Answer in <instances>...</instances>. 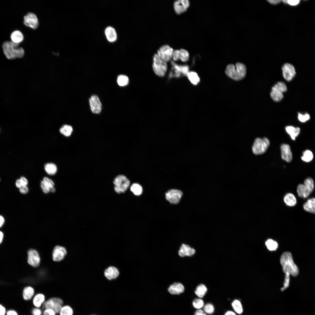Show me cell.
<instances>
[{"label": "cell", "instance_id": "cell-1", "mask_svg": "<svg viewBox=\"0 0 315 315\" xmlns=\"http://www.w3.org/2000/svg\"><path fill=\"white\" fill-rule=\"evenodd\" d=\"M19 44L12 41H6L2 45L4 53L9 60L21 58L24 55V50L21 47H19Z\"/></svg>", "mask_w": 315, "mask_h": 315}, {"label": "cell", "instance_id": "cell-2", "mask_svg": "<svg viewBox=\"0 0 315 315\" xmlns=\"http://www.w3.org/2000/svg\"><path fill=\"white\" fill-rule=\"evenodd\" d=\"M280 263L283 267L284 272L286 274L297 276L298 273V270L293 261L291 253L286 252L284 253L280 258Z\"/></svg>", "mask_w": 315, "mask_h": 315}, {"label": "cell", "instance_id": "cell-3", "mask_svg": "<svg viewBox=\"0 0 315 315\" xmlns=\"http://www.w3.org/2000/svg\"><path fill=\"white\" fill-rule=\"evenodd\" d=\"M225 73L232 79L239 80L245 77L246 74V67L244 64L239 62L236 63L235 65L230 64L227 66Z\"/></svg>", "mask_w": 315, "mask_h": 315}, {"label": "cell", "instance_id": "cell-4", "mask_svg": "<svg viewBox=\"0 0 315 315\" xmlns=\"http://www.w3.org/2000/svg\"><path fill=\"white\" fill-rule=\"evenodd\" d=\"M153 60L152 67L154 73L159 76H164L167 69V63L162 60L157 54L154 55Z\"/></svg>", "mask_w": 315, "mask_h": 315}, {"label": "cell", "instance_id": "cell-5", "mask_svg": "<svg viewBox=\"0 0 315 315\" xmlns=\"http://www.w3.org/2000/svg\"><path fill=\"white\" fill-rule=\"evenodd\" d=\"M287 88L285 84L282 82H279L272 87L270 93L271 97L276 102L281 101L283 97V93L286 92Z\"/></svg>", "mask_w": 315, "mask_h": 315}, {"label": "cell", "instance_id": "cell-6", "mask_svg": "<svg viewBox=\"0 0 315 315\" xmlns=\"http://www.w3.org/2000/svg\"><path fill=\"white\" fill-rule=\"evenodd\" d=\"M270 141L266 138H258L255 140L252 149L253 153L256 155L264 153L270 145Z\"/></svg>", "mask_w": 315, "mask_h": 315}, {"label": "cell", "instance_id": "cell-7", "mask_svg": "<svg viewBox=\"0 0 315 315\" xmlns=\"http://www.w3.org/2000/svg\"><path fill=\"white\" fill-rule=\"evenodd\" d=\"M113 183L115 185V190L118 193L125 192L130 184V182L126 177L121 175L118 176L115 178Z\"/></svg>", "mask_w": 315, "mask_h": 315}, {"label": "cell", "instance_id": "cell-8", "mask_svg": "<svg viewBox=\"0 0 315 315\" xmlns=\"http://www.w3.org/2000/svg\"><path fill=\"white\" fill-rule=\"evenodd\" d=\"M63 302L61 298L57 297L51 298L45 301L42 305L43 308H50L53 310L56 314L59 312L63 305Z\"/></svg>", "mask_w": 315, "mask_h": 315}, {"label": "cell", "instance_id": "cell-9", "mask_svg": "<svg viewBox=\"0 0 315 315\" xmlns=\"http://www.w3.org/2000/svg\"><path fill=\"white\" fill-rule=\"evenodd\" d=\"M173 51L172 48L168 45H165L159 49L157 54L162 60L167 63L172 58Z\"/></svg>", "mask_w": 315, "mask_h": 315}, {"label": "cell", "instance_id": "cell-10", "mask_svg": "<svg viewBox=\"0 0 315 315\" xmlns=\"http://www.w3.org/2000/svg\"><path fill=\"white\" fill-rule=\"evenodd\" d=\"M183 195L182 192L178 190L171 189L165 194L166 200L171 204H176L180 202Z\"/></svg>", "mask_w": 315, "mask_h": 315}, {"label": "cell", "instance_id": "cell-11", "mask_svg": "<svg viewBox=\"0 0 315 315\" xmlns=\"http://www.w3.org/2000/svg\"><path fill=\"white\" fill-rule=\"evenodd\" d=\"M24 23L26 26L36 29L38 26V21L36 15L32 13H28L24 17Z\"/></svg>", "mask_w": 315, "mask_h": 315}, {"label": "cell", "instance_id": "cell-12", "mask_svg": "<svg viewBox=\"0 0 315 315\" xmlns=\"http://www.w3.org/2000/svg\"><path fill=\"white\" fill-rule=\"evenodd\" d=\"M282 70L284 77L288 81L291 80L296 74L294 67L289 63L285 64L282 67Z\"/></svg>", "mask_w": 315, "mask_h": 315}, {"label": "cell", "instance_id": "cell-13", "mask_svg": "<svg viewBox=\"0 0 315 315\" xmlns=\"http://www.w3.org/2000/svg\"><path fill=\"white\" fill-rule=\"evenodd\" d=\"M190 6V2L188 0H179L175 1L174 7L176 13L180 15L186 11Z\"/></svg>", "mask_w": 315, "mask_h": 315}, {"label": "cell", "instance_id": "cell-14", "mask_svg": "<svg viewBox=\"0 0 315 315\" xmlns=\"http://www.w3.org/2000/svg\"><path fill=\"white\" fill-rule=\"evenodd\" d=\"M28 253V263L33 267H38L40 264V258L38 252L34 249H30Z\"/></svg>", "mask_w": 315, "mask_h": 315}, {"label": "cell", "instance_id": "cell-15", "mask_svg": "<svg viewBox=\"0 0 315 315\" xmlns=\"http://www.w3.org/2000/svg\"><path fill=\"white\" fill-rule=\"evenodd\" d=\"M189 57V52L185 49H181L174 50L172 59L174 61L180 60L183 62H186L188 61Z\"/></svg>", "mask_w": 315, "mask_h": 315}, {"label": "cell", "instance_id": "cell-16", "mask_svg": "<svg viewBox=\"0 0 315 315\" xmlns=\"http://www.w3.org/2000/svg\"><path fill=\"white\" fill-rule=\"evenodd\" d=\"M89 103L92 111L94 113L98 114L102 110V104L98 97L93 95L89 99Z\"/></svg>", "mask_w": 315, "mask_h": 315}, {"label": "cell", "instance_id": "cell-17", "mask_svg": "<svg viewBox=\"0 0 315 315\" xmlns=\"http://www.w3.org/2000/svg\"><path fill=\"white\" fill-rule=\"evenodd\" d=\"M66 254L65 248L57 246L55 247L52 253V259L55 261H60L63 260Z\"/></svg>", "mask_w": 315, "mask_h": 315}, {"label": "cell", "instance_id": "cell-18", "mask_svg": "<svg viewBox=\"0 0 315 315\" xmlns=\"http://www.w3.org/2000/svg\"><path fill=\"white\" fill-rule=\"evenodd\" d=\"M282 159L287 162H290L292 158V153L289 146L287 144H282L281 146Z\"/></svg>", "mask_w": 315, "mask_h": 315}, {"label": "cell", "instance_id": "cell-19", "mask_svg": "<svg viewBox=\"0 0 315 315\" xmlns=\"http://www.w3.org/2000/svg\"><path fill=\"white\" fill-rule=\"evenodd\" d=\"M195 252V251L194 249L188 245L183 244L180 247L178 253L180 257H183L185 256H192Z\"/></svg>", "mask_w": 315, "mask_h": 315}, {"label": "cell", "instance_id": "cell-20", "mask_svg": "<svg viewBox=\"0 0 315 315\" xmlns=\"http://www.w3.org/2000/svg\"><path fill=\"white\" fill-rule=\"evenodd\" d=\"M184 287L180 283H174L170 286L168 290L171 294L179 295L183 293L184 291Z\"/></svg>", "mask_w": 315, "mask_h": 315}, {"label": "cell", "instance_id": "cell-21", "mask_svg": "<svg viewBox=\"0 0 315 315\" xmlns=\"http://www.w3.org/2000/svg\"><path fill=\"white\" fill-rule=\"evenodd\" d=\"M119 274L118 269L113 266L108 267L104 272L105 276L109 280L116 279L118 276Z\"/></svg>", "mask_w": 315, "mask_h": 315}, {"label": "cell", "instance_id": "cell-22", "mask_svg": "<svg viewBox=\"0 0 315 315\" xmlns=\"http://www.w3.org/2000/svg\"><path fill=\"white\" fill-rule=\"evenodd\" d=\"M297 192L299 197L302 198H307L311 193L304 184H300L297 186Z\"/></svg>", "mask_w": 315, "mask_h": 315}, {"label": "cell", "instance_id": "cell-23", "mask_svg": "<svg viewBox=\"0 0 315 315\" xmlns=\"http://www.w3.org/2000/svg\"><path fill=\"white\" fill-rule=\"evenodd\" d=\"M304 209L307 212L314 214L315 213V199L312 197L308 199L303 205Z\"/></svg>", "mask_w": 315, "mask_h": 315}, {"label": "cell", "instance_id": "cell-24", "mask_svg": "<svg viewBox=\"0 0 315 315\" xmlns=\"http://www.w3.org/2000/svg\"><path fill=\"white\" fill-rule=\"evenodd\" d=\"M283 200L285 204L290 207L295 206L297 203L295 197L293 194L290 193H286L284 196Z\"/></svg>", "mask_w": 315, "mask_h": 315}, {"label": "cell", "instance_id": "cell-25", "mask_svg": "<svg viewBox=\"0 0 315 315\" xmlns=\"http://www.w3.org/2000/svg\"><path fill=\"white\" fill-rule=\"evenodd\" d=\"M45 296L41 293L36 294L34 297L33 303L36 307L40 308L45 301Z\"/></svg>", "mask_w": 315, "mask_h": 315}, {"label": "cell", "instance_id": "cell-26", "mask_svg": "<svg viewBox=\"0 0 315 315\" xmlns=\"http://www.w3.org/2000/svg\"><path fill=\"white\" fill-rule=\"evenodd\" d=\"M285 129L293 140H295L296 137L298 136L300 132V129L299 127H295L292 126H286Z\"/></svg>", "mask_w": 315, "mask_h": 315}, {"label": "cell", "instance_id": "cell-27", "mask_svg": "<svg viewBox=\"0 0 315 315\" xmlns=\"http://www.w3.org/2000/svg\"><path fill=\"white\" fill-rule=\"evenodd\" d=\"M105 34L108 41L114 42L117 38V35L114 29L111 27H107L105 30Z\"/></svg>", "mask_w": 315, "mask_h": 315}, {"label": "cell", "instance_id": "cell-28", "mask_svg": "<svg viewBox=\"0 0 315 315\" xmlns=\"http://www.w3.org/2000/svg\"><path fill=\"white\" fill-rule=\"evenodd\" d=\"M10 38L13 42L19 44L23 41L24 36L20 31L15 30L11 33Z\"/></svg>", "mask_w": 315, "mask_h": 315}, {"label": "cell", "instance_id": "cell-29", "mask_svg": "<svg viewBox=\"0 0 315 315\" xmlns=\"http://www.w3.org/2000/svg\"><path fill=\"white\" fill-rule=\"evenodd\" d=\"M207 291V288L206 286L203 284H200L196 288L195 293L199 298H202L205 295Z\"/></svg>", "mask_w": 315, "mask_h": 315}, {"label": "cell", "instance_id": "cell-30", "mask_svg": "<svg viewBox=\"0 0 315 315\" xmlns=\"http://www.w3.org/2000/svg\"><path fill=\"white\" fill-rule=\"evenodd\" d=\"M34 294V290L32 287L31 286L26 287L23 290V298L25 300H29L32 298Z\"/></svg>", "mask_w": 315, "mask_h": 315}, {"label": "cell", "instance_id": "cell-31", "mask_svg": "<svg viewBox=\"0 0 315 315\" xmlns=\"http://www.w3.org/2000/svg\"><path fill=\"white\" fill-rule=\"evenodd\" d=\"M232 306L235 313L238 314H242L243 312L242 305L241 302L239 300L235 299L232 302Z\"/></svg>", "mask_w": 315, "mask_h": 315}, {"label": "cell", "instance_id": "cell-32", "mask_svg": "<svg viewBox=\"0 0 315 315\" xmlns=\"http://www.w3.org/2000/svg\"><path fill=\"white\" fill-rule=\"evenodd\" d=\"M44 169L46 172L49 175H55L57 171V167L54 163L49 162L46 164L44 165Z\"/></svg>", "mask_w": 315, "mask_h": 315}, {"label": "cell", "instance_id": "cell-33", "mask_svg": "<svg viewBox=\"0 0 315 315\" xmlns=\"http://www.w3.org/2000/svg\"><path fill=\"white\" fill-rule=\"evenodd\" d=\"M73 131L71 126L68 125H63L60 129V133L64 136L68 137L70 136Z\"/></svg>", "mask_w": 315, "mask_h": 315}, {"label": "cell", "instance_id": "cell-34", "mask_svg": "<svg viewBox=\"0 0 315 315\" xmlns=\"http://www.w3.org/2000/svg\"><path fill=\"white\" fill-rule=\"evenodd\" d=\"M187 76L192 84L196 85L200 82V78L196 72L194 71L189 72Z\"/></svg>", "mask_w": 315, "mask_h": 315}, {"label": "cell", "instance_id": "cell-35", "mask_svg": "<svg viewBox=\"0 0 315 315\" xmlns=\"http://www.w3.org/2000/svg\"><path fill=\"white\" fill-rule=\"evenodd\" d=\"M59 314V315H73L74 311L72 308L69 305H63Z\"/></svg>", "mask_w": 315, "mask_h": 315}, {"label": "cell", "instance_id": "cell-36", "mask_svg": "<svg viewBox=\"0 0 315 315\" xmlns=\"http://www.w3.org/2000/svg\"><path fill=\"white\" fill-rule=\"evenodd\" d=\"M117 82L119 86H124L128 84L129 82V78L125 75H120L118 77Z\"/></svg>", "mask_w": 315, "mask_h": 315}, {"label": "cell", "instance_id": "cell-37", "mask_svg": "<svg viewBox=\"0 0 315 315\" xmlns=\"http://www.w3.org/2000/svg\"><path fill=\"white\" fill-rule=\"evenodd\" d=\"M265 244L267 249L271 251L275 250L278 246L277 242L271 239L267 240L265 242Z\"/></svg>", "mask_w": 315, "mask_h": 315}, {"label": "cell", "instance_id": "cell-38", "mask_svg": "<svg viewBox=\"0 0 315 315\" xmlns=\"http://www.w3.org/2000/svg\"><path fill=\"white\" fill-rule=\"evenodd\" d=\"M131 190L134 194L136 195H141L142 192V188L141 186L138 183H134L131 186Z\"/></svg>", "mask_w": 315, "mask_h": 315}, {"label": "cell", "instance_id": "cell-39", "mask_svg": "<svg viewBox=\"0 0 315 315\" xmlns=\"http://www.w3.org/2000/svg\"><path fill=\"white\" fill-rule=\"evenodd\" d=\"M313 158L312 153L310 150H307L303 153V155L301 157L302 160L306 162H309L312 160Z\"/></svg>", "mask_w": 315, "mask_h": 315}, {"label": "cell", "instance_id": "cell-40", "mask_svg": "<svg viewBox=\"0 0 315 315\" xmlns=\"http://www.w3.org/2000/svg\"><path fill=\"white\" fill-rule=\"evenodd\" d=\"M304 184L312 193L314 189V183L313 179L310 177H308L304 180Z\"/></svg>", "mask_w": 315, "mask_h": 315}, {"label": "cell", "instance_id": "cell-41", "mask_svg": "<svg viewBox=\"0 0 315 315\" xmlns=\"http://www.w3.org/2000/svg\"><path fill=\"white\" fill-rule=\"evenodd\" d=\"M203 311L207 314L211 315L214 312L215 308L214 305L211 303H207L204 305Z\"/></svg>", "mask_w": 315, "mask_h": 315}, {"label": "cell", "instance_id": "cell-42", "mask_svg": "<svg viewBox=\"0 0 315 315\" xmlns=\"http://www.w3.org/2000/svg\"><path fill=\"white\" fill-rule=\"evenodd\" d=\"M193 307L197 309H201L203 307L204 305V301L200 298H197L194 299L192 302Z\"/></svg>", "mask_w": 315, "mask_h": 315}, {"label": "cell", "instance_id": "cell-43", "mask_svg": "<svg viewBox=\"0 0 315 315\" xmlns=\"http://www.w3.org/2000/svg\"><path fill=\"white\" fill-rule=\"evenodd\" d=\"M28 184V181L26 178L22 176L20 179H17L15 182L16 186L19 188L22 186H27Z\"/></svg>", "mask_w": 315, "mask_h": 315}, {"label": "cell", "instance_id": "cell-44", "mask_svg": "<svg viewBox=\"0 0 315 315\" xmlns=\"http://www.w3.org/2000/svg\"><path fill=\"white\" fill-rule=\"evenodd\" d=\"M298 118L299 120L303 123L306 122L310 118L309 114L306 113L303 115L300 113H298Z\"/></svg>", "mask_w": 315, "mask_h": 315}, {"label": "cell", "instance_id": "cell-45", "mask_svg": "<svg viewBox=\"0 0 315 315\" xmlns=\"http://www.w3.org/2000/svg\"><path fill=\"white\" fill-rule=\"evenodd\" d=\"M40 186L42 190L44 193H48L50 191V188L43 180L41 181Z\"/></svg>", "mask_w": 315, "mask_h": 315}, {"label": "cell", "instance_id": "cell-46", "mask_svg": "<svg viewBox=\"0 0 315 315\" xmlns=\"http://www.w3.org/2000/svg\"><path fill=\"white\" fill-rule=\"evenodd\" d=\"M43 180L47 184V185L49 187V188H50V189L51 188L54 187V182L50 179L48 178L47 177H45L43 178Z\"/></svg>", "mask_w": 315, "mask_h": 315}, {"label": "cell", "instance_id": "cell-47", "mask_svg": "<svg viewBox=\"0 0 315 315\" xmlns=\"http://www.w3.org/2000/svg\"><path fill=\"white\" fill-rule=\"evenodd\" d=\"M57 314L53 309L50 308L44 309L42 315H56Z\"/></svg>", "mask_w": 315, "mask_h": 315}, {"label": "cell", "instance_id": "cell-48", "mask_svg": "<svg viewBox=\"0 0 315 315\" xmlns=\"http://www.w3.org/2000/svg\"><path fill=\"white\" fill-rule=\"evenodd\" d=\"M285 278V282L284 284V286L281 288V290L283 291L288 287L289 285V275L288 274H286Z\"/></svg>", "mask_w": 315, "mask_h": 315}, {"label": "cell", "instance_id": "cell-49", "mask_svg": "<svg viewBox=\"0 0 315 315\" xmlns=\"http://www.w3.org/2000/svg\"><path fill=\"white\" fill-rule=\"evenodd\" d=\"M33 315H42L43 312L40 308L36 307L32 311Z\"/></svg>", "mask_w": 315, "mask_h": 315}, {"label": "cell", "instance_id": "cell-50", "mask_svg": "<svg viewBox=\"0 0 315 315\" xmlns=\"http://www.w3.org/2000/svg\"><path fill=\"white\" fill-rule=\"evenodd\" d=\"M20 192L22 194H27L29 191V189L27 186H22L19 188Z\"/></svg>", "mask_w": 315, "mask_h": 315}, {"label": "cell", "instance_id": "cell-51", "mask_svg": "<svg viewBox=\"0 0 315 315\" xmlns=\"http://www.w3.org/2000/svg\"><path fill=\"white\" fill-rule=\"evenodd\" d=\"M300 2V0H287V4L295 6L298 4Z\"/></svg>", "mask_w": 315, "mask_h": 315}, {"label": "cell", "instance_id": "cell-52", "mask_svg": "<svg viewBox=\"0 0 315 315\" xmlns=\"http://www.w3.org/2000/svg\"><path fill=\"white\" fill-rule=\"evenodd\" d=\"M194 315H207L203 310L201 309H197L194 313Z\"/></svg>", "mask_w": 315, "mask_h": 315}, {"label": "cell", "instance_id": "cell-53", "mask_svg": "<svg viewBox=\"0 0 315 315\" xmlns=\"http://www.w3.org/2000/svg\"><path fill=\"white\" fill-rule=\"evenodd\" d=\"M268 1L272 4L276 5L280 3L281 1L279 0H268Z\"/></svg>", "mask_w": 315, "mask_h": 315}, {"label": "cell", "instance_id": "cell-54", "mask_svg": "<svg viewBox=\"0 0 315 315\" xmlns=\"http://www.w3.org/2000/svg\"><path fill=\"white\" fill-rule=\"evenodd\" d=\"M6 312L5 308L0 305V315H4Z\"/></svg>", "mask_w": 315, "mask_h": 315}, {"label": "cell", "instance_id": "cell-55", "mask_svg": "<svg viewBox=\"0 0 315 315\" xmlns=\"http://www.w3.org/2000/svg\"><path fill=\"white\" fill-rule=\"evenodd\" d=\"M224 315H237L235 312L231 311L228 310L226 312Z\"/></svg>", "mask_w": 315, "mask_h": 315}, {"label": "cell", "instance_id": "cell-56", "mask_svg": "<svg viewBox=\"0 0 315 315\" xmlns=\"http://www.w3.org/2000/svg\"><path fill=\"white\" fill-rule=\"evenodd\" d=\"M7 315H18L17 313L14 311L10 310L7 312Z\"/></svg>", "mask_w": 315, "mask_h": 315}, {"label": "cell", "instance_id": "cell-57", "mask_svg": "<svg viewBox=\"0 0 315 315\" xmlns=\"http://www.w3.org/2000/svg\"><path fill=\"white\" fill-rule=\"evenodd\" d=\"M4 223V217L0 215V227H1Z\"/></svg>", "mask_w": 315, "mask_h": 315}, {"label": "cell", "instance_id": "cell-58", "mask_svg": "<svg viewBox=\"0 0 315 315\" xmlns=\"http://www.w3.org/2000/svg\"><path fill=\"white\" fill-rule=\"evenodd\" d=\"M3 237V232L0 231V244L1 243Z\"/></svg>", "mask_w": 315, "mask_h": 315}, {"label": "cell", "instance_id": "cell-59", "mask_svg": "<svg viewBox=\"0 0 315 315\" xmlns=\"http://www.w3.org/2000/svg\"><path fill=\"white\" fill-rule=\"evenodd\" d=\"M55 191V189L54 187L50 189V191H51L52 193L54 192Z\"/></svg>", "mask_w": 315, "mask_h": 315}]
</instances>
